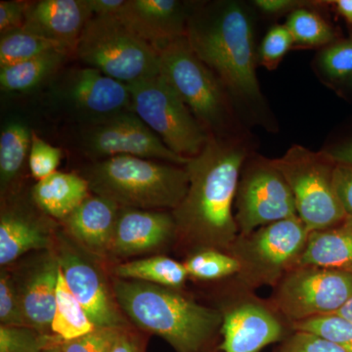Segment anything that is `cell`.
<instances>
[{
	"label": "cell",
	"mask_w": 352,
	"mask_h": 352,
	"mask_svg": "<svg viewBox=\"0 0 352 352\" xmlns=\"http://www.w3.org/2000/svg\"><path fill=\"white\" fill-rule=\"evenodd\" d=\"M247 153L238 139L210 134L200 154L185 164L188 190L171 214L176 239L194 252L214 249L228 252L237 239L239 230L232 208Z\"/></svg>",
	"instance_id": "cell-1"
},
{
	"label": "cell",
	"mask_w": 352,
	"mask_h": 352,
	"mask_svg": "<svg viewBox=\"0 0 352 352\" xmlns=\"http://www.w3.org/2000/svg\"><path fill=\"white\" fill-rule=\"evenodd\" d=\"M113 293L122 314L141 330L163 338L176 352H212L220 333L219 309L175 289L116 279Z\"/></svg>",
	"instance_id": "cell-2"
},
{
	"label": "cell",
	"mask_w": 352,
	"mask_h": 352,
	"mask_svg": "<svg viewBox=\"0 0 352 352\" xmlns=\"http://www.w3.org/2000/svg\"><path fill=\"white\" fill-rule=\"evenodd\" d=\"M186 38L194 52L241 103L263 102L251 21L237 3L214 4L189 17Z\"/></svg>",
	"instance_id": "cell-3"
},
{
	"label": "cell",
	"mask_w": 352,
	"mask_h": 352,
	"mask_svg": "<svg viewBox=\"0 0 352 352\" xmlns=\"http://www.w3.org/2000/svg\"><path fill=\"white\" fill-rule=\"evenodd\" d=\"M83 177L94 195L136 210H173L189 187L185 166L132 156L96 161Z\"/></svg>",
	"instance_id": "cell-4"
},
{
	"label": "cell",
	"mask_w": 352,
	"mask_h": 352,
	"mask_svg": "<svg viewBox=\"0 0 352 352\" xmlns=\"http://www.w3.org/2000/svg\"><path fill=\"white\" fill-rule=\"evenodd\" d=\"M76 52L87 67L127 85L159 75V52L117 17L92 16Z\"/></svg>",
	"instance_id": "cell-5"
},
{
	"label": "cell",
	"mask_w": 352,
	"mask_h": 352,
	"mask_svg": "<svg viewBox=\"0 0 352 352\" xmlns=\"http://www.w3.org/2000/svg\"><path fill=\"white\" fill-rule=\"evenodd\" d=\"M308 234L307 226L296 215L248 235H238L228 251L239 263L240 271L235 277L238 286L250 291L263 286L275 288L295 267Z\"/></svg>",
	"instance_id": "cell-6"
},
{
	"label": "cell",
	"mask_w": 352,
	"mask_h": 352,
	"mask_svg": "<svg viewBox=\"0 0 352 352\" xmlns=\"http://www.w3.org/2000/svg\"><path fill=\"white\" fill-rule=\"evenodd\" d=\"M271 163L288 183L298 217L309 232L338 226L347 219L333 186L338 164L327 151L294 145Z\"/></svg>",
	"instance_id": "cell-7"
},
{
	"label": "cell",
	"mask_w": 352,
	"mask_h": 352,
	"mask_svg": "<svg viewBox=\"0 0 352 352\" xmlns=\"http://www.w3.org/2000/svg\"><path fill=\"white\" fill-rule=\"evenodd\" d=\"M129 87L133 112L168 149L186 159L200 154L210 132L160 74Z\"/></svg>",
	"instance_id": "cell-8"
},
{
	"label": "cell",
	"mask_w": 352,
	"mask_h": 352,
	"mask_svg": "<svg viewBox=\"0 0 352 352\" xmlns=\"http://www.w3.org/2000/svg\"><path fill=\"white\" fill-rule=\"evenodd\" d=\"M159 74L206 129L217 131L229 115L223 87L194 52L186 36L159 52Z\"/></svg>",
	"instance_id": "cell-9"
},
{
	"label": "cell",
	"mask_w": 352,
	"mask_h": 352,
	"mask_svg": "<svg viewBox=\"0 0 352 352\" xmlns=\"http://www.w3.org/2000/svg\"><path fill=\"white\" fill-rule=\"evenodd\" d=\"M352 296V273L296 266L275 287L271 305L289 325L336 314Z\"/></svg>",
	"instance_id": "cell-10"
},
{
	"label": "cell",
	"mask_w": 352,
	"mask_h": 352,
	"mask_svg": "<svg viewBox=\"0 0 352 352\" xmlns=\"http://www.w3.org/2000/svg\"><path fill=\"white\" fill-rule=\"evenodd\" d=\"M236 223L239 235L298 215L288 183L271 160L258 157L241 175L236 194Z\"/></svg>",
	"instance_id": "cell-11"
},
{
	"label": "cell",
	"mask_w": 352,
	"mask_h": 352,
	"mask_svg": "<svg viewBox=\"0 0 352 352\" xmlns=\"http://www.w3.org/2000/svg\"><path fill=\"white\" fill-rule=\"evenodd\" d=\"M82 148L94 159L132 156L185 166L189 159L168 149L134 112L94 120L82 133Z\"/></svg>",
	"instance_id": "cell-12"
},
{
	"label": "cell",
	"mask_w": 352,
	"mask_h": 352,
	"mask_svg": "<svg viewBox=\"0 0 352 352\" xmlns=\"http://www.w3.org/2000/svg\"><path fill=\"white\" fill-rule=\"evenodd\" d=\"M239 287V294L226 307L220 333L221 352H261L264 347L283 342L293 332L291 325L271 303L263 302L250 289Z\"/></svg>",
	"instance_id": "cell-13"
},
{
	"label": "cell",
	"mask_w": 352,
	"mask_h": 352,
	"mask_svg": "<svg viewBox=\"0 0 352 352\" xmlns=\"http://www.w3.org/2000/svg\"><path fill=\"white\" fill-rule=\"evenodd\" d=\"M65 281L96 328H129V322L98 270L66 241L56 251Z\"/></svg>",
	"instance_id": "cell-14"
},
{
	"label": "cell",
	"mask_w": 352,
	"mask_h": 352,
	"mask_svg": "<svg viewBox=\"0 0 352 352\" xmlns=\"http://www.w3.org/2000/svg\"><path fill=\"white\" fill-rule=\"evenodd\" d=\"M59 272L56 252L51 250L12 275L28 327L53 333L51 325L56 307Z\"/></svg>",
	"instance_id": "cell-15"
},
{
	"label": "cell",
	"mask_w": 352,
	"mask_h": 352,
	"mask_svg": "<svg viewBox=\"0 0 352 352\" xmlns=\"http://www.w3.org/2000/svg\"><path fill=\"white\" fill-rule=\"evenodd\" d=\"M67 100L90 120L133 112L131 87L94 68H83L69 76L64 88Z\"/></svg>",
	"instance_id": "cell-16"
},
{
	"label": "cell",
	"mask_w": 352,
	"mask_h": 352,
	"mask_svg": "<svg viewBox=\"0 0 352 352\" xmlns=\"http://www.w3.org/2000/svg\"><path fill=\"white\" fill-rule=\"evenodd\" d=\"M116 17L157 52L186 36L189 20L183 3L175 0H126Z\"/></svg>",
	"instance_id": "cell-17"
},
{
	"label": "cell",
	"mask_w": 352,
	"mask_h": 352,
	"mask_svg": "<svg viewBox=\"0 0 352 352\" xmlns=\"http://www.w3.org/2000/svg\"><path fill=\"white\" fill-rule=\"evenodd\" d=\"M176 239L173 214L163 210L120 208L110 254L129 258L162 249Z\"/></svg>",
	"instance_id": "cell-18"
},
{
	"label": "cell",
	"mask_w": 352,
	"mask_h": 352,
	"mask_svg": "<svg viewBox=\"0 0 352 352\" xmlns=\"http://www.w3.org/2000/svg\"><path fill=\"white\" fill-rule=\"evenodd\" d=\"M92 17L87 0H41L29 4L22 29L76 50L80 34Z\"/></svg>",
	"instance_id": "cell-19"
},
{
	"label": "cell",
	"mask_w": 352,
	"mask_h": 352,
	"mask_svg": "<svg viewBox=\"0 0 352 352\" xmlns=\"http://www.w3.org/2000/svg\"><path fill=\"white\" fill-rule=\"evenodd\" d=\"M120 208L108 199L90 195L64 221L69 235L83 250L106 256L110 254Z\"/></svg>",
	"instance_id": "cell-20"
},
{
	"label": "cell",
	"mask_w": 352,
	"mask_h": 352,
	"mask_svg": "<svg viewBox=\"0 0 352 352\" xmlns=\"http://www.w3.org/2000/svg\"><path fill=\"white\" fill-rule=\"evenodd\" d=\"M296 266L352 270V219L338 226L312 231Z\"/></svg>",
	"instance_id": "cell-21"
},
{
	"label": "cell",
	"mask_w": 352,
	"mask_h": 352,
	"mask_svg": "<svg viewBox=\"0 0 352 352\" xmlns=\"http://www.w3.org/2000/svg\"><path fill=\"white\" fill-rule=\"evenodd\" d=\"M53 239L47 227L27 215L2 212L0 217V264L10 265L27 252L50 251Z\"/></svg>",
	"instance_id": "cell-22"
},
{
	"label": "cell",
	"mask_w": 352,
	"mask_h": 352,
	"mask_svg": "<svg viewBox=\"0 0 352 352\" xmlns=\"http://www.w3.org/2000/svg\"><path fill=\"white\" fill-rule=\"evenodd\" d=\"M89 192V184L83 176L56 171L38 182L32 187V196L44 212L65 220L87 200Z\"/></svg>",
	"instance_id": "cell-23"
},
{
	"label": "cell",
	"mask_w": 352,
	"mask_h": 352,
	"mask_svg": "<svg viewBox=\"0 0 352 352\" xmlns=\"http://www.w3.org/2000/svg\"><path fill=\"white\" fill-rule=\"evenodd\" d=\"M113 272L118 279L145 282L175 289L182 288L189 278L184 263L163 256L120 263Z\"/></svg>",
	"instance_id": "cell-24"
},
{
	"label": "cell",
	"mask_w": 352,
	"mask_h": 352,
	"mask_svg": "<svg viewBox=\"0 0 352 352\" xmlns=\"http://www.w3.org/2000/svg\"><path fill=\"white\" fill-rule=\"evenodd\" d=\"M68 53L50 51L22 63L0 69V87L6 92H28L38 87L63 63Z\"/></svg>",
	"instance_id": "cell-25"
},
{
	"label": "cell",
	"mask_w": 352,
	"mask_h": 352,
	"mask_svg": "<svg viewBox=\"0 0 352 352\" xmlns=\"http://www.w3.org/2000/svg\"><path fill=\"white\" fill-rule=\"evenodd\" d=\"M95 329L96 327L90 320L82 305L72 294L60 270L56 291V307L51 331L64 342L82 337Z\"/></svg>",
	"instance_id": "cell-26"
},
{
	"label": "cell",
	"mask_w": 352,
	"mask_h": 352,
	"mask_svg": "<svg viewBox=\"0 0 352 352\" xmlns=\"http://www.w3.org/2000/svg\"><path fill=\"white\" fill-rule=\"evenodd\" d=\"M32 132L20 120H11L0 134V184L6 189L22 170L31 150Z\"/></svg>",
	"instance_id": "cell-27"
},
{
	"label": "cell",
	"mask_w": 352,
	"mask_h": 352,
	"mask_svg": "<svg viewBox=\"0 0 352 352\" xmlns=\"http://www.w3.org/2000/svg\"><path fill=\"white\" fill-rule=\"evenodd\" d=\"M50 51H63V46L24 29L1 34L0 38V69L22 63Z\"/></svg>",
	"instance_id": "cell-28"
},
{
	"label": "cell",
	"mask_w": 352,
	"mask_h": 352,
	"mask_svg": "<svg viewBox=\"0 0 352 352\" xmlns=\"http://www.w3.org/2000/svg\"><path fill=\"white\" fill-rule=\"evenodd\" d=\"M189 277L200 281H215L236 277L240 265L229 252L207 249L194 252L184 263Z\"/></svg>",
	"instance_id": "cell-29"
},
{
	"label": "cell",
	"mask_w": 352,
	"mask_h": 352,
	"mask_svg": "<svg viewBox=\"0 0 352 352\" xmlns=\"http://www.w3.org/2000/svg\"><path fill=\"white\" fill-rule=\"evenodd\" d=\"M295 43L308 47L321 46L331 43L335 38L332 28L318 14L296 9L289 15L286 24Z\"/></svg>",
	"instance_id": "cell-30"
},
{
	"label": "cell",
	"mask_w": 352,
	"mask_h": 352,
	"mask_svg": "<svg viewBox=\"0 0 352 352\" xmlns=\"http://www.w3.org/2000/svg\"><path fill=\"white\" fill-rule=\"evenodd\" d=\"M63 340L31 327L0 326V352H43Z\"/></svg>",
	"instance_id": "cell-31"
},
{
	"label": "cell",
	"mask_w": 352,
	"mask_h": 352,
	"mask_svg": "<svg viewBox=\"0 0 352 352\" xmlns=\"http://www.w3.org/2000/svg\"><path fill=\"white\" fill-rule=\"evenodd\" d=\"M293 331H305L320 336L339 346L344 352H352V323L338 314L323 315L292 325Z\"/></svg>",
	"instance_id": "cell-32"
},
{
	"label": "cell",
	"mask_w": 352,
	"mask_h": 352,
	"mask_svg": "<svg viewBox=\"0 0 352 352\" xmlns=\"http://www.w3.org/2000/svg\"><path fill=\"white\" fill-rule=\"evenodd\" d=\"M62 152L59 148L32 134L31 150L29 154L30 170L38 182L56 173L61 162Z\"/></svg>",
	"instance_id": "cell-33"
},
{
	"label": "cell",
	"mask_w": 352,
	"mask_h": 352,
	"mask_svg": "<svg viewBox=\"0 0 352 352\" xmlns=\"http://www.w3.org/2000/svg\"><path fill=\"white\" fill-rule=\"evenodd\" d=\"M0 322L3 326L28 327L12 274L6 270L0 274Z\"/></svg>",
	"instance_id": "cell-34"
},
{
	"label": "cell",
	"mask_w": 352,
	"mask_h": 352,
	"mask_svg": "<svg viewBox=\"0 0 352 352\" xmlns=\"http://www.w3.org/2000/svg\"><path fill=\"white\" fill-rule=\"evenodd\" d=\"M294 43L295 41L286 25H275L261 43V65L270 71L276 69Z\"/></svg>",
	"instance_id": "cell-35"
},
{
	"label": "cell",
	"mask_w": 352,
	"mask_h": 352,
	"mask_svg": "<svg viewBox=\"0 0 352 352\" xmlns=\"http://www.w3.org/2000/svg\"><path fill=\"white\" fill-rule=\"evenodd\" d=\"M120 330L122 329L96 328L75 340H64L60 347L62 352H109Z\"/></svg>",
	"instance_id": "cell-36"
},
{
	"label": "cell",
	"mask_w": 352,
	"mask_h": 352,
	"mask_svg": "<svg viewBox=\"0 0 352 352\" xmlns=\"http://www.w3.org/2000/svg\"><path fill=\"white\" fill-rule=\"evenodd\" d=\"M321 61L331 78L352 76V41L333 44L323 53Z\"/></svg>",
	"instance_id": "cell-37"
},
{
	"label": "cell",
	"mask_w": 352,
	"mask_h": 352,
	"mask_svg": "<svg viewBox=\"0 0 352 352\" xmlns=\"http://www.w3.org/2000/svg\"><path fill=\"white\" fill-rule=\"evenodd\" d=\"M276 352H344L320 336L305 331H293Z\"/></svg>",
	"instance_id": "cell-38"
},
{
	"label": "cell",
	"mask_w": 352,
	"mask_h": 352,
	"mask_svg": "<svg viewBox=\"0 0 352 352\" xmlns=\"http://www.w3.org/2000/svg\"><path fill=\"white\" fill-rule=\"evenodd\" d=\"M29 3L22 1H0V32H6L22 29L25 24Z\"/></svg>",
	"instance_id": "cell-39"
},
{
	"label": "cell",
	"mask_w": 352,
	"mask_h": 352,
	"mask_svg": "<svg viewBox=\"0 0 352 352\" xmlns=\"http://www.w3.org/2000/svg\"><path fill=\"white\" fill-rule=\"evenodd\" d=\"M333 186L346 217L352 219V166L337 164L333 171Z\"/></svg>",
	"instance_id": "cell-40"
},
{
	"label": "cell",
	"mask_w": 352,
	"mask_h": 352,
	"mask_svg": "<svg viewBox=\"0 0 352 352\" xmlns=\"http://www.w3.org/2000/svg\"><path fill=\"white\" fill-rule=\"evenodd\" d=\"M109 352H144V346L138 333L131 329L124 328L120 331Z\"/></svg>",
	"instance_id": "cell-41"
},
{
	"label": "cell",
	"mask_w": 352,
	"mask_h": 352,
	"mask_svg": "<svg viewBox=\"0 0 352 352\" xmlns=\"http://www.w3.org/2000/svg\"><path fill=\"white\" fill-rule=\"evenodd\" d=\"M92 16L116 17L126 3V0H87Z\"/></svg>",
	"instance_id": "cell-42"
},
{
	"label": "cell",
	"mask_w": 352,
	"mask_h": 352,
	"mask_svg": "<svg viewBox=\"0 0 352 352\" xmlns=\"http://www.w3.org/2000/svg\"><path fill=\"white\" fill-rule=\"evenodd\" d=\"M298 1L294 0H256L254 1L256 7H258L264 13L276 14L291 10L298 6Z\"/></svg>",
	"instance_id": "cell-43"
},
{
	"label": "cell",
	"mask_w": 352,
	"mask_h": 352,
	"mask_svg": "<svg viewBox=\"0 0 352 352\" xmlns=\"http://www.w3.org/2000/svg\"><path fill=\"white\" fill-rule=\"evenodd\" d=\"M329 155L337 164L352 166V140L328 150Z\"/></svg>",
	"instance_id": "cell-44"
},
{
	"label": "cell",
	"mask_w": 352,
	"mask_h": 352,
	"mask_svg": "<svg viewBox=\"0 0 352 352\" xmlns=\"http://www.w3.org/2000/svg\"><path fill=\"white\" fill-rule=\"evenodd\" d=\"M340 15L352 24V0H337L333 2Z\"/></svg>",
	"instance_id": "cell-45"
},
{
	"label": "cell",
	"mask_w": 352,
	"mask_h": 352,
	"mask_svg": "<svg viewBox=\"0 0 352 352\" xmlns=\"http://www.w3.org/2000/svg\"><path fill=\"white\" fill-rule=\"evenodd\" d=\"M338 315L344 317L346 320L351 321L352 323V296L347 300L346 305H344L339 311L337 312Z\"/></svg>",
	"instance_id": "cell-46"
},
{
	"label": "cell",
	"mask_w": 352,
	"mask_h": 352,
	"mask_svg": "<svg viewBox=\"0 0 352 352\" xmlns=\"http://www.w3.org/2000/svg\"><path fill=\"white\" fill-rule=\"evenodd\" d=\"M43 352H62V351H61V347H60V344H59V346L50 347V349H46V351H43Z\"/></svg>",
	"instance_id": "cell-47"
},
{
	"label": "cell",
	"mask_w": 352,
	"mask_h": 352,
	"mask_svg": "<svg viewBox=\"0 0 352 352\" xmlns=\"http://www.w3.org/2000/svg\"><path fill=\"white\" fill-rule=\"evenodd\" d=\"M351 272L352 273V270H351Z\"/></svg>",
	"instance_id": "cell-48"
}]
</instances>
